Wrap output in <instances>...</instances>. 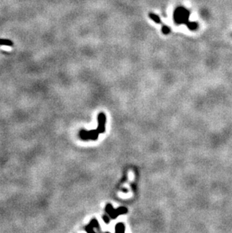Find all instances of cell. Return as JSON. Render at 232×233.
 <instances>
[{"label":"cell","mask_w":232,"mask_h":233,"mask_svg":"<svg viewBox=\"0 0 232 233\" xmlns=\"http://www.w3.org/2000/svg\"><path fill=\"white\" fill-rule=\"evenodd\" d=\"M106 213L109 215L112 219H116L119 215L124 214L127 213V209L125 207H120L118 209H114L112 205L110 204H107L106 206Z\"/></svg>","instance_id":"obj_1"},{"label":"cell","mask_w":232,"mask_h":233,"mask_svg":"<svg viewBox=\"0 0 232 233\" xmlns=\"http://www.w3.org/2000/svg\"><path fill=\"white\" fill-rule=\"evenodd\" d=\"M189 12L185 9L183 8H179L177 9L175 12V18L176 22L178 24H182V23H188V18Z\"/></svg>","instance_id":"obj_2"},{"label":"cell","mask_w":232,"mask_h":233,"mask_svg":"<svg viewBox=\"0 0 232 233\" xmlns=\"http://www.w3.org/2000/svg\"><path fill=\"white\" fill-rule=\"evenodd\" d=\"M99 134H100V132H99L97 129H95V130H90L88 131H87L85 130H82L79 133L80 137L84 140H97Z\"/></svg>","instance_id":"obj_3"},{"label":"cell","mask_w":232,"mask_h":233,"mask_svg":"<svg viewBox=\"0 0 232 233\" xmlns=\"http://www.w3.org/2000/svg\"><path fill=\"white\" fill-rule=\"evenodd\" d=\"M97 121H98V126L97 130L100 134H103L106 131V115L103 113H100L97 116Z\"/></svg>","instance_id":"obj_4"},{"label":"cell","mask_w":232,"mask_h":233,"mask_svg":"<svg viewBox=\"0 0 232 233\" xmlns=\"http://www.w3.org/2000/svg\"><path fill=\"white\" fill-rule=\"evenodd\" d=\"M100 227V225H99L97 220L96 219H93L91 221H90V223L88 225V226L85 227V230L87 231L88 232H93V229L94 228H99Z\"/></svg>","instance_id":"obj_5"},{"label":"cell","mask_w":232,"mask_h":233,"mask_svg":"<svg viewBox=\"0 0 232 233\" xmlns=\"http://www.w3.org/2000/svg\"><path fill=\"white\" fill-rule=\"evenodd\" d=\"M14 43L12 41L6 39H0V46H13Z\"/></svg>","instance_id":"obj_6"},{"label":"cell","mask_w":232,"mask_h":233,"mask_svg":"<svg viewBox=\"0 0 232 233\" xmlns=\"http://www.w3.org/2000/svg\"><path fill=\"white\" fill-rule=\"evenodd\" d=\"M125 231L124 225L122 223H119L116 226V232H124Z\"/></svg>","instance_id":"obj_7"},{"label":"cell","mask_w":232,"mask_h":233,"mask_svg":"<svg viewBox=\"0 0 232 233\" xmlns=\"http://www.w3.org/2000/svg\"><path fill=\"white\" fill-rule=\"evenodd\" d=\"M149 16H150L151 19L153 20V21H154L155 23H157V24H161V21L160 17H159L157 14H152H152H149Z\"/></svg>","instance_id":"obj_8"},{"label":"cell","mask_w":232,"mask_h":233,"mask_svg":"<svg viewBox=\"0 0 232 233\" xmlns=\"http://www.w3.org/2000/svg\"><path fill=\"white\" fill-rule=\"evenodd\" d=\"M162 31L164 34H168L170 32V27H167V26H163L162 27Z\"/></svg>","instance_id":"obj_9"},{"label":"cell","mask_w":232,"mask_h":233,"mask_svg":"<svg viewBox=\"0 0 232 233\" xmlns=\"http://www.w3.org/2000/svg\"><path fill=\"white\" fill-rule=\"evenodd\" d=\"M188 26L189 29H197V24H196V23H189V24H188Z\"/></svg>","instance_id":"obj_10"},{"label":"cell","mask_w":232,"mask_h":233,"mask_svg":"<svg viewBox=\"0 0 232 233\" xmlns=\"http://www.w3.org/2000/svg\"><path fill=\"white\" fill-rule=\"evenodd\" d=\"M103 219L106 223H109V218H108L107 216H106V215L103 216Z\"/></svg>","instance_id":"obj_11"}]
</instances>
